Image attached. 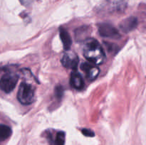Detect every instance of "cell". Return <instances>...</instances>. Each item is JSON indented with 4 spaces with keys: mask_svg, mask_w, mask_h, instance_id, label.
Segmentation results:
<instances>
[{
    "mask_svg": "<svg viewBox=\"0 0 146 145\" xmlns=\"http://www.w3.org/2000/svg\"><path fill=\"white\" fill-rule=\"evenodd\" d=\"M83 53L87 61L94 65H101L106 60V54L99 43L94 38L84 42Z\"/></svg>",
    "mask_w": 146,
    "mask_h": 145,
    "instance_id": "cell-1",
    "label": "cell"
},
{
    "mask_svg": "<svg viewBox=\"0 0 146 145\" xmlns=\"http://www.w3.org/2000/svg\"><path fill=\"white\" fill-rule=\"evenodd\" d=\"M35 92L32 85L27 82H21L17 92V99L22 105H30L34 100Z\"/></svg>",
    "mask_w": 146,
    "mask_h": 145,
    "instance_id": "cell-2",
    "label": "cell"
},
{
    "mask_svg": "<svg viewBox=\"0 0 146 145\" xmlns=\"http://www.w3.org/2000/svg\"><path fill=\"white\" fill-rule=\"evenodd\" d=\"M19 77L17 74L8 72L3 75L0 79V89L6 93L12 92L18 82Z\"/></svg>",
    "mask_w": 146,
    "mask_h": 145,
    "instance_id": "cell-3",
    "label": "cell"
},
{
    "mask_svg": "<svg viewBox=\"0 0 146 145\" xmlns=\"http://www.w3.org/2000/svg\"><path fill=\"white\" fill-rule=\"evenodd\" d=\"M98 32L102 37L110 38H118L120 34L118 30L111 24L108 23H103L98 25Z\"/></svg>",
    "mask_w": 146,
    "mask_h": 145,
    "instance_id": "cell-4",
    "label": "cell"
},
{
    "mask_svg": "<svg viewBox=\"0 0 146 145\" xmlns=\"http://www.w3.org/2000/svg\"><path fill=\"white\" fill-rule=\"evenodd\" d=\"M61 63L68 69H76L78 64V57L73 51H66L61 58Z\"/></svg>",
    "mask_w": 146,
    "mask_h": 145,
    "instance_id": "cell-5",
    "label": "cell"
},
{
    "mask_svg": "<svg viewBox=\"0 0 146 145\" xmlns=\"http://www.w3.org/2000/svg\"><path fill=\"white\" fill-rule=\"evenodd\" d=\"M81 68L82 71L86 72L87 78L91 80H95L100 72L99 68L91 63H84L81 64Z\"/></svg>",
    "mask_w": 146,
    "mask_h": 145,
    "instance_id": "cell-6",
    "label": "cell"
},
{
    "mask_svg": "<svg viewBox=\"0 0 146 145\" xmlns=\"http://www.w3.org/2000/svg\"><path fill=\"white\" fill-rule=\"evenodd\" d=\"M137 25H138L137 18L135 17H130V18L123 20L121 22L120 27H121V29L123 31L128 33L135 29L136 28Z\"/></svg>",
    "mask_w": 146,
    "mask_h": 145,
    "instance_id": "cell-7",
    "label": "cell"
},
{
    "mask_svg": "<svg viewBox=\"0 0 146 145\" xmlns=\"http://www.w3.org/2000/svg\"><path fill=\"white\" fill-rule=\"evenodd\" d=\"M91 29L89 26H81L75 31V38L76 41L84 42L89 38Z\"/></svg>",
    "mask_w": 146,
    "mask_h": 145,
    "instance_id": "cell-8",
    "label": "cell"
},
{
    "mask_svg": "<svg viewBox=\"0 0 146 145\" xmlns=\"http://www.w3.org/2000/svg\"><path fill=\"white\" fill-rule=\"evenodd\" d=\"M70 84L76 90H81L84 86V81L83 80L82 76L81 74L77 71H74L71 74V78H70Z\"/></svg>",
    "mask_w": 146,
    "mask_h": 145,
    "instance_id": "cell-9",
    "label": "cell"
},
{
    "mask_svg": "<svg viewBox=\"0 0 146 145\" xmlns=\"http://www.w3.org/2000/svg\"><path fill=\"white\" fill-rule=\"evenodd\" d=\"M59 34H60V38H61V41L64 45V48L66 51H68L71 48V38L70 35L68 34V31L65 30L63 28H60L59 29Z\"/></svg>",
    "mask_w": 146,
    "mask_h": 145,
    "instance_id": "cell-10",
    "label": "cell"
},
{
    "mask_svg": "<svg viewBox=\"0 0 146 145\" xmlns=\"http://www.w3.org/2000/svg\"><path fill=\"white\" fill-rule=\"evenodd\" d=\"M11 134V129L5 125H0V141L8 139Z\"/></svg>",
    "mask_w": 146,
    "mask_h": 145,
    "instance_id": "cell-11",
    "label": "cell"
},
{
    "mask_svg": "<svg viewBox=\"0 0 146 145\" xmlns=\"http://www.w3.org/2000/svg\"><path fill=\"white\" fill-rule=\"evenodd\" d=\"M66 135L64 132H59L56 136L55 145H65Z\"/></svg>",
    "mask_w": 146,
    "mask_h": 145,
    "instance_id": "cell-12",
    "label": "cell"
},
{
    "mask_svg": "<svg viewBox=\"0 0 146 145\" xmlns=\"http://www.w3.org/2000/svg\"><path fill=\"white\" fill-rule=\"evenodd\" d=\"M81 132H82L83 134L86 136H89V137H92V136H95V134L93 132L92 130L88 129H83L81 130Z\"/></svg>",
    "mask_w": 146,
    "mask_h": 145,
    "instance_id": "cell-13",
    "label": "cell"
},
{
    "mask_svg": "<svg viewBox=\"0 0 146 145\" xmlns=\"http://www.w3.org/2000/svg\"><path fill=\"white\" fill-rule=\"evenodd\" d=\"M20 1H21L23 4H24V5H27V4H29L31 2V0H20Z\"/></svg>",
    "mask_w": 146,
    "mask_h": 145,
    "instance_id": "cell-14",
    "label": "cell"
}]
</instances>
